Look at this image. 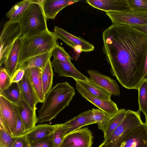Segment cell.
Here are the masks:
<instances>
[{
	"mask_svg": "<svg viewBox=\"0 0 147 147\" xmlns=\"http://www.w3.org/2000/svg\"><path fill=\"white\" fill-rule=\"evenodd\" d=\"M0 127L11 136L15 130L17 120L15 104L0 95Z\"/></svg>",
	"mask_w": 147,
	"mask_h": 147,
	"instance_id": "52a82bcc",
	"label": "cell"
},
{
	"mask_svg": "<svg viewBox=\"0 0 147 147\" xmlns=\"http://www.w3.org/2000/svg\"><path fill=\"white\" fill-rule=\"evenodd\" d=\"M125 144V142H123L119 147H124Z\"/></svg>",
	"mask_w": 147,
	"mask_h": 147,
	"instance_id": "7bdbcfd3",
	"label": "cell"
},
{
	"mask_svg": "<svg viewBox=\"0 0 147 147\" xmlns=\"http://www.w3.org/2000/svg\"><path fill=\"white\" fill-rule=\"evenodd\" d=\"M25 70L21 68H18L11 77L12 83H18L23 78Z\"/></svg>",
	"mask_w": 147,
	"mask_h": 147,
	"instance_id": "f35d334b",
	"label": "cell"
},
{
	"mask_svg": "<svg viewBox=\"0 0 147 147\" xmlns=\"http://www.w3.org/2000/svg\"><path fill=\"white\" fill-rule=\"evenodd\" d=\"M52 56L51 52L32 57L19 65L18 68H21L25 70L32 67L42 69Z\"/></svg>",
	"mask_w": 147,
	"mask_h": 147,
	"instance_id": "d4e9b609",
	"label": "cell"
},
{
	"mask_svg": "<svg viewBox=\"0 0 147 147\" xmlns=\"http://www.w3.org/2000/svg\"><path fill=\"white\" fill-rule=\"evenodd\" d=\"M98 147H107L106 142L103 141Z\"/></svg>",
	"mask_w": 147,
	"mask_h": 147,
	"instance_id": "b9f144b4",
	"label": "cell"
},
{
	"mask_svg": "<svg viewBox=\"0 0 147 147\" xmlns=\"http://www.w3.org/2000/svg\"><path fill=\"white\" fill-rule=\"evenodd\" d=\"M139 110L147 116V78H144L138 89Z\"/></svg>",
	"mask_w": 147,
	"mask_h": 147,
	"instance_id": "83f0119b",
	"label": "cell"
},
{
	"mask_svg": "<svg viewBox=\"0 0 147 147\" xmlns=\"http://www.w3.org/2000/svg\"><path fill=\"white\" fill-rule=\"evenodd\" d=\"M96 123L92 117V110L83 112L64 123L67 127V134L82 127Z\"/></svg>",
	"mask_w": 147,
	"mask_h": 147,
	"instance_id": "ffe728a7",
	"label": "cell"
},
{
	"mask_svg": "<svg viewBox=\"0 0 147 147\" xmlns=\"http://www.w3.org/2000/svg\"><path fill=\"white\" fill-rule=\"evenodd\" d=\"M106 14L112 24L129 26L147 25V12L131 11L124 12H107Z\"/></svg>",
	"mask_w": 147,
	"mask_h": 147,
	"instance_id": "9c48e42d",
	"label": "cell"
},
{
	"mask_svg": "<svg viewBox=\"0 0 147 147\" xmlns=\"http://www.w3.org/2000/svg\"><path fill=\"white\" fill-rule=\"evenodd\" d=\"M11 77L4 67L0 69V92L7 89L11 84Z\"/></svg>",
	"mask_w": 147,
	"mask_h": 147,
	"instance_id": "d6a6232c",
	"label": "cell"
},
{
	"mask_svg": "<svg viewBox=\"0 0 147 147\" xmlns=\"http://www.w3.org/2000/svg\"><path fill=\"white\" fill-rule=\"evenodd\" d=\"M54 71L60 76L71 77L74 80H86L88 78L78 71L74 65L65 62L53 59L51 62Z\"/></svg>",
	"mask_w": 147,
	"mask_h": 147,
	"instance_id": "e0dca14e",
	"label": "cell"
},
{
	"mask_svg": "<svg viewBox=\"0 0 147 147\" xmlns=\"http://www.w3.org/2000/svg\"><path fill=\"white\" fill-rule=\"evenodd\" d=\"M18 84L25 100L32 109H36V105L40 102L26 71L23 78Z\"/></svg>",
	"mask_w": 147,
	"mask_h": 147,
	"instance_id": "d6986e66",
	"label": "cell"
},
{
	"mask_svg": "<svg viewBox=\"0 0 147 147\" xmlns=\"http://www.w3.org/2000/svg\"><path fill=\"white\" fill-rule=\"evenodd\" d=\"M15 139L0 126V147H12Z\"/></svg>",
	"mask_w": 147,
	"mask_h": 147,
	"instance_id": "d590c367",
	"label": "cell"
},
{
	"mask_svg": "<svg viewBox=\"0 0 147 147\" xmlns=\"http://www.w3.org/2000/svg\"><path fill=\"white\" fill-rule=\"evenodd\" d=\"M12 147H30V143L24 135L15 138Z\"/></svg>",
	"mask_w": 147,
	"mask_h": 147,
	"instance_id": "74e56055",
	"label": "cell"
},
{
	"mask_svg": "<svg viewBox=\"0 0 147 147\" xmlns=\"http://www.w3.org/2000/svg\"><path fill=\"white\" fill-rule=\"evenodd\" d=\"M32 2L20 19L22 36H31L48 30L47 19L39 3V0Z\"/></svg>",
	"mask_w": 147,
	"mask_h": 147,
	"instance_id": "277c9868",
	"label": "cell"
},
{
	"mask_svg": "<svg viewBox=\"0 0 147 147\" xmlns=\"http://www.w3.org/2000/svg\"><path fill=\"white\" fill-rule=\"evenodd\" d=\"M140 111H126L125 117L106 141L107 147H119L127 136L133 129L143 124Z\"/></svg>",
	"mask_w": 147,
	"mask_h": 147,
	"instance_id": "5b68a950",
	"label": "cell"
},
{
	"mask_svg": "<svg viewBox=\"0 0 147 147\" xmlns=\"http://www.w3.org/2000/svg\"><path fill=\"white\" fill-rule=\"evenodd\" d=\"M87 72L92 80L112 95L118 96L120 95V91L118 85L115 80L110 76L95 70L89 69L87 71Z\"/></svg>",
	"mask_w": 147,
	"mask_h": 147,
	"instance_id": "5bb4252c",
	"label": "cell"
},
{
	"mask_svg": "<svg viewBox=\"0 0 147 147\" xmlns=\"http://www.w3.org/2000/svg\"><path fill=\"white\" fill-rule=\"evenodd\" d=\"M15 105L26 133L34 128L38 122L36 109H32L30 107L24 100L21 92L19 99Z\"/></svg>",
	"mask_w": 147,
	"mask_h": 147,
	"instance_id": "4fadbf2b",
	"label": "cell"
},
{
	"mask_svg": "<svg viewBox=\"0 0 147 147\" xmlns=\"http://www.w3.org/2000/svg\"><path fill=\"white\" fill-rule=\"evenodd\" d=\"M42 69L32 67L26 71L39 102L43 103L45 96L43 91L42 79Z\"/></svg>",
	"mask_w": 147,
	"mask_h": 147,
	"instance_id": "7402d4cb",
	"label": "cell"
},
{
	"mask_svg": "<svg viewBox=\"0 0 147 147\" xmlns=\"http://www.w3.org/2000/svg\"><path fill=\"white\" fill-rule=\"evenodd\" d=\"M75 94L74 88L68 82L57 83L45 96L38 111V122L42 123L55 118L69 106Z\"/></svg>",
	"mask_w": 147,
	"mask_h": 147,
	"instance_id": "7a4b0ae2",
	"label": "cell"
},
{
	"mask_svg": "<svg viewBox=\"0 0 147 147\" xmlns=\"http://www.w3.org/2000/svg\"><path fill=\"white\" fill-rule=\"evenodd\" d=\"M132 28L147 35V25L130 26Z\"/></svg>",
	"mask_w": 147,
	"mask_h": 147,
	"instance_id": "ab89813d",
	"label": "cell"
},
{
	"mask_svg": "<svg viewBox=\"0 0 147 147\" xmlns=\"http://www.w3.org/2000/svg\"><path fill=\"white\" fill-rule=\"evenodd\" d=\"M57 125L58 124L38 125L24 135L29 143L41 140L49 136Z\"/></svg>",
	"mask_w": 147,
	"mask_h": 147,
	"instance_id": "44dd1931",
	"label": "cell"
},
{
	"mask_svg": "<svg viewBox=\"0 0 147 147\" xmlns=\"http://www.w3.org/2000/svg\"><path fill=\"white\" fill-rule=\"evenodd\" d=\"M51 134L43 139L30 143V147H55Z\"/></svg>",
	"mask_w": 147,
	"mask_h": 147,
	"instance_id": "8d00e7d4",
	"label": "cell"
},
{
	"mask_svg": "<svg viewBox=\"0 0 147 147\" xmlns=\"http://www.w3.org/2000/svg\"><path fill=\"white\" fill-rule=\"evenodd\" d=\"M102 36L111 74L125 88L138 90L143 79L147 35L129 25L112 24Z\"/></svg>",
	"mask_w": 147,
	"mask_h": 147,
	"instance_id": "6da1fadb",
	"label": "cell"
},
{
	"mask_svg": "<svg viewBox=\"0 0 147 147\" xmlns=\"http://www.w3.org/2000/svg\"><path fill=\"white\" fill-rule=\"evenodd\" d=\"M21 47L20 37L17 38L12 45L4 62V68L11 77L18 69Z\"/></svg>",
	"mask_w": 147,
	"mask_h": 147,
	"instance_id": "ac0fdd59",
	"label": "cell"
},
{
	"mask_svg": "<svg viewBox=\"0 0 147 147\" xmlns=\"http://www.w3.org/2000/svg\"><path fill=\"white\" fill-rule=\"evenodd\" d=\"M20 94L21 92L18 83H12L7 89L0 92V95L15 104L18 102Z\"/></svg>",
	"mask_w": 147,
	"mask_h": 147,
	"instance_id": "f1b7e54d",
	"label": "cell"
},
{
	"mask_svg": "<svg viewBox=\"0 0 147 147\" xmlns=\"http://www.w3.org/2000/svg\"><path fill=\"white\" fill-rule=\"evenodd\" d=\"M18 65L32 57L50 52L58 43L53 32L49 30L31 36H21Z\"/></svg>",
	"mask_w": 147,
	"mask_h": 147,
	"instance_id": "3957f363",
	"label": "cell"
},
{
	"mask_svg": "<svg viewBox=\"0 0 147 147\" xmlns=\"http://www.w3.org/2000/svg\"><path fill=\"white\" fill-rule=\"evenodd\" d=\"M76 89L82 97L109 115H112L119 111L117 104L111 100H107L101 99L78 84L76 83Z\"/></svg>",
	"mask_w": 147,
	"mask_h": 147,
	"instance_id": "7c38bea8",
	"label": "cell"
},
{
	"mask_svg": "<svg viewBox=\"0 0 147 147\" xmlns=\"http://www.w3.org/2000/svg\"><path fill=\"white\" fill-rule=\"evenodd\" d=\"M126 111L122 109L115 114L110 116L103 131V141H106L109 138L114 130L122 122L125 117Z\"/></svg>",
	"mask_w": 147,
	"mask_h": 147,
	"instance_id": "cb8c5ba5",
	"label": "cell"
},
{
	"mask_svg": "<svg viewBox=\"0 0 147 147\" xmlns=\"http://www.w3.org/2000/svg\"><path fill=\"white\" fill-rule=\"evenodd\" d=\"M89 5L107 12H124L131 11L127 0H87Z\"/></svg>",
	"mask_w": 147,
	"mask_h": 147,
	"instance_id": "8fae6325",
	"label": "cell"
},
{
	"mask_svg": "<svg viewBox=\"0 0 147 147\" xmlns=\"http://www.w3.org/2000/svg\"><path fill=\"white\" fill-rule=\"evenodd\" d=\"M57 38L63 41L73 49L77 46L82 47V51L89 52L93 51L94 45L80 36H74L61 28L55 27L54 32Z\"/></svg>",
	"mask_w": 147,
	"mask_h": 147,
	"instance_id": "30bf717a",
	"label": "cell"
},
{
	"mask_svg": "<svg viewBox=\"0 0 147 147\" xmlns=\"http://www.w3.org/2000/svg\"><path fill=\"white\" fill-rule=\"evenodd\" d=\"M67 129L63 123L58 125L51 134L55 147H59L67 134Z\"/></svg>",
	"mask_w": 147,
	"mask_h": 147,
	"instance_id": "1f68e13d",
	"label": "cell"
},
{
	"mask_svg": "<svg viewBox=\"0 0 147 147\" xmlns=\"http://www.w3.org/2000/svg\"><path fill=\"white\" fill-rule=\"evenodd\" d=\"M79 1L78 0H39V3L47 19H54L58 13L64 8Z\"/></svg>",
	"mask_w": 147,
	"mask_h": 147,
	"instance_id": "9a60e30c",
	"label": "cell"
},
{
	"mask_svg": "<svg viewBox=\"0 0 147 147\" xmlns=\"http://www.w3.org/2000/svg\"><path fill=\"white\" fill-rule=\"evenodd\" d=\"M147 76V53L146 54V59H145L144 70L143 76V79L146 78Z\"/></svg>",
	"mask_w": 147,
	"mask_h": 147,
	"instance_id": "60d3db41",
	"label": "cell"
},
{
	"mask_svg": "<svg viewBox=\"0 0 147 147\" xmlns=\"http://www.w3.org/2000/svg\"><path fill=\"white\" fill-rule=\"evenodd\" d=\"M124 142V147H147V127L145 123L131 131Z\"/></svg>",
	"mask_w": 147,
	"mask_h": 147,
	"instance_id": "2e32d148",
	"label": "cell"
},
{
	"mask_svg": "<svg viewBox=\"0 0 147 147\" xmlns=\"http://www.w3.org/2000/svg\"><path fill=\"white\" fill-rule=\"evenodd\" d=\"M53 72L50 59L42 69V79L43 91L46 96L50 90L53 84Z\"/></svg>",
	"mask_w": 147,
	"mask_h": 147,
	"instance_id": "4316f807",
	"label": "cell"
},
{
	"mask_svg": "<svg viewBox=\"0 0 147 147\" xmlns=\"http://www.w3.org/2000/svg\"><path fill=\"white\" fill-rule=\"evenodd\" d=\"M145 119H146L145 122L144 123L147 127V116L146 117H145Z\"/></svg>",
	"mask_w": 147,
	"mask_h": 147,
	"instance_id": "ee69618b",
	"label": "cell"
},
{
	"mask_svg": "<svg viewBox=\"0 0 147 147\" xmlns=\"http://www.w3.org/2000/svg\"><path fill=\"white\" fill-rule=\"evenodd\" d=\"M131 11L147 12V0H127Z\"/></svg>",
	"mask_w": 147,
	"mask_h": 147,
	"instance_id": "836d02e7",
	"label": "cell"
},
{
	"mask_svg": "<svg viewBox=\"0 0 147 147\" xmlns=\"http://www.w3.org/2000/svg\"><path fill=\"white\" fill-rule=\"evenodd\" d=\"M52 54L54 59L65 62L71 65H74L71 61L73 59L63 47L59 46V44L53 48L52 51Z\"/></svg>",
	"mask_w": 147,
	"mask_h": 147,
	"instance_id": "4dcf8cb0",
	"label": "cell"
},
{
	"mask_svg": "<svg viewBox=\"0 0 147 147\" xmlns=\"http://www.w3.org/2000/svg\"><path fill=\"white\" fill-rule=\"evenodd\" d=\"M32 2L31 0H24L14 4L6 14L9 21H19Z\"/></svg>",
	"mask_w": 147,
	"mask_h": 147,
	"instance_id": "484cf974",
	"label": "cell"
},
{
	"mask_svg": "<svg viewBox=\"0 0 147 147\" xmlns=\"http://www.w3.org/2000/svg\"><path fill=\"white\" fill-rule=\"evenodd\" d=\"M92 117L98 125V128L103 131L105 129L107 122L110 116L99 108L92 109Z\"/></svg>",
	"mask_w": 147,
	"mask_h": 147,
	"instance_id": "f546056e",
	"label": "cell"
},
{
	"mask_svg": "<svg viewBox=\"0 0 147 147\" xmlns=\"http://www.w3.org/2000/svg\"><path fill=\"white\" fill-rule=\"evenodd\" d=\"M21 36L22 30L19 21L9 20L5 24L0 38L1 67L4 64L6 56L14 42Z\"/></svg>",
	"mask_w": 147,
	"mask_h": 147,
	"instance_id": "8992f818",
	"label": "cell"
},
{
	"mask_svg": "<svg viewBox=\"0 0 147 147\" xmlns=\"http://www.w3.org/2000/svg\"><path fill=\"white\" fill-rule=\"evenodd\" d=\"M93 140L88 127L81 128L67 134L59 147H91Z\"/></svg>",
	"mask_w": 147,
	"mask_h": 147,
	"instance_id": "ba28073f",
	"label": "cell"
},
{
	"mask_svg": "<svg viewBox=\"0 0 147 147\" xmlns=\"http://www.w3.org/2000/svg\"><path fill=\"white\" fill-rule=\"evenodd\" d=\"M15 105V110L17 120L16 129L11 135V137L16 138L24 135L26 133L23 123L19 115L16 106Z\"/></svg>",
	"mask_w": 147,
	"mask_h": 147,
	"instance_id": "e575fe53",
	"label": "cell"
},
{
	"mask_svg": "<svg viewBox=\"0 0 147 147\" xmlns=\"http://www.w3.org/2000/svg\"><path fill=\"white\" fill-rule=\"evenodd\" d=\"M74 80L76 83L98 98L107 100H111L112 95L94 83L90 78H88L86 80Z\"/></svg>",
	"mask_w": 147,
	"mask_h": 147,
	"instance_id": "603a6c76",
	"label": "cell"
}]
</instances>
